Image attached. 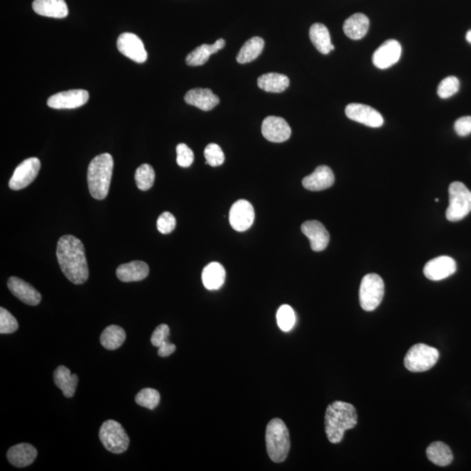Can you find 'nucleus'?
I'll list each match as a JSON object with an SVG mask.
<instances>
[{"label": "nucleus", "instance_id": "1", "mask_svg": "<svg viewBox=\"0 0 471 471\" xmlns=\"http://www.w3.org/2000/svg\"><path fill=\"white\" fill-rule=\"evenodd\" d=\"M61 271L69 281L82 285L90 276L85 247L82 241L72 235L60 237L56 251Z\"/></svg>", "mask_w": 471, "mask_h": 471}, {"label": "nucleus", "instance_id": "2", "mask_svg": "<svg viewBox=\"0 0 471 471\" xmlns=\"http://www.w3.org/2000/svg\"><path fill=\"white\" fill-rule=\"evenodd\" d=\"M357 422V412L353 405L340 401L329 405L325 416V431L329 442H342L345 432L355 428Z\"/></svg>", "mask_w": 471, "mask_h": 471}, {"label": "nucleus", "instance_id": "3", "mask_svg": "<svg viewBox=\"0 0 471 471\" xmlns=\"http://www.w3.org/2000/svg\"><path fill=\"white\" fill-rule=\"evenodd\" d=\"M113 168V157L109 153L95 156L90 163L87 183L91 196L97 200L108 196Z\"/></svg>", "mask_w": 471, "mask_h": 471}, {"label": "nucleus", "instance_id": "4", "mask_svg": "<svg viewBox=\"0 0 471 471\" xmlns=\"http://www.w3.org/2000/svg\"><path fill=\"white\" fill-rule=\"evenodd\" d=\"M267 454L274 462H284L291 448L288 428L281 419L274 418L267 425L266 432Z\"/></svg>", "mask_w": 471, "mask_h": 471}, {"label": "nucleus", "instance_id": "5", "mask_svg": "<svg viewBox=\"0 0 471 471\" xmlns=\"http://www.w3.org/2000/svg\"><path fill=\"white\" fill-rule=\"evenodd\" d=\"M450 205L446 210L447 220L458 222L471 212L470 190L461 182L452 183L449 188Z\"/></svg>", "mask_w": 471, "mask_h": 471}, {"label": "nucleus", "instance_id": "6", "mask_svg": "<svg viewBox=\"0 0 471 471\" xmlns=\"http://www.w3.org/2000/svg\"><path fill=\"white\" fill-rule=\"evenodd\" d=\"M439 352L435 347L423 343L416 344L408 351L404 358L406 369L413 373L425 372L435 365Z\"/></svg>", "mask_w": 471, "mask_h": 471}, {"label": "nucleus", "instance_id": "7", "mask_svg": "<svg viewBox=\"0 0 471 471\" xmlns=\"http://www.w3.org/2000/svg\"><path fill=\"white\" fill-rule=\"evenodd\" d=\"M359 303L363 310L372 312L381 303L384 297V282L378 274H367L359 287Z\"/></svg>", "mask_w": 471, "mask_h": 471}, {"label": "nucleus", "instance_id": "8", "mask_svg": "<svg viewBox=\"0 0 471 471\" xmlns=\"http://www.w3.org/2000/svg\"><path fill=\"white\" fill-rule=\"evenodd\" d=\"M99 440L107 450L121 454L128 450L129 438L124 427L116 421H106L99 433Z\"/></svg>", "mask_w": 471, "mask_h": 471}, {"label": "nucleus", "instance_id": "9", "mask_svg": "<svg viewBox=\"0 0 471 471\" xmlns=\"http://www.w3.org/2000/svg\"><path fill=\"white\" fill-rule=\"evenodd\" d=\"M40 170V161L36 157H30L28 159L23 161L13 172V177L11 178L9 187L13 190H21L25 189L39 175Z\"/></svg>", "mask_w": 471, "mask_h": 471}, {"label": "nucleus", "instance_id": "10", "mask_svg": "<svg viewBox=\"0 0 471 471\" xmlns=\"http://www.w3.org/2000/svg\"><path fill=\"white\" fill-rule=\"evenodd\" d=\"M255 220L254 206L250 202L244 200L237 201L229 210V224L237 232H246L251 227Z\"/></svg>", "mask_w": 471, "mask_h": 471}, {"label": "nucleus", "instance_id": "11", "mask_svg": "<svg viewBox=\"0 0 471 471\" xmlns=\"http://www.w3.org/2000/svg\"><path fill=\"white\" fill-rule=\"evenodd\" d=\"M90 99L89 92L74 90L60 92L48 99V106L55 109H72L85 105Z\"/></svg>", "mask_w": 471, "mask_h": 471}, {"label": "nucleus", "instance_id": "12", "mask_svg": "<svg viewBox=\"0 0 471 471\" xmlns=\"http://www.w3.org/2000/svg\"><path fill=\"white\" fill-rule=\"evenodd\" d=\"M117 48L122 55L137 63H144L147 60L148 53L144 42L135 33L121 34L117 40Z\"/></svg>", "mask_w": 471, "mask_h": 471}, {"label": "nucleus", "instance_id": "13", "mask_svg": "<svg viewBox=\"0 0 471 471\" xmlns=\"http://www.w3.org/2000/svg\"><path fill=\"white\" fill-rule=\"evenodd\" d=\"M345 112L350 120L357 121L367 127L380 128L384 122L381 114L377 110L359 103H351L347 105Z\"/></svg>", "mask_w": 471, "mask_h": 471}, {"label": "nucleus", "instance_id": "14", "mask_svg": "<svg viewBox=\"0 0 471 471\" xmlns=\"http://www.w3.org/2000/svg\"><path fill=\"white\" fill-rule=\"evenodd\" d=\"M457 271V264L453 259L448 256H438L428 261L424 266L425 277L432 281H443L449 278Z\"/></svg>", "mask_w": 471, "mask_h": 471}, {"label": "nucleus", "instance_id": "15", "mask_svg": "<svg viewBox=\"0 0 471 471\" xmlns=\"http://www.w3.org/2000/svg\"><path fill=\"white\" fill-rule=\"evenodd\" d=\"M261 130L264 137L271 143H284L292 135V129L285 119L278 117H266Z\"/></svg>", "mask_w": 471, "mask_h": 471}, {"label": "nucleus", "instance_id": "16", "mask_svg": "<svg viewBox=\"0 0 471 471\" xmlns=\"http://www.w3.org/2000/svg\"><path fill=\"white\" fill-rule=\"evenodd\" d=\"M301 231L310 241L314 251H323L327 247L330 235L325 226L319 221H306L301 225Z\"/></svg>", "mask_w": 471, "mask_h": 471}, {"label": "nucleus", "instance_id": "17", "mask_svg": "<svg viewBox=\"0 0 471 471\" xmlns=\"http://www.w3.org/2000/svg\"><path fill=\"white\" fill-rule=\"evenodd\" d=\"M401 55V47L399 42L389 40L374 53L373 63L378 68L386 69L397 63Z\"/></svg>", "mask_w": 471, "mask_h": 471}, {"label": "nucleus", "instance_id": "18", "mask_svg": "<svg viewBox=\"0 0 471 471\" xmlns=\"http://www.w3.org/2000/svg\"><path fill=\"white\" fill-rule=\"evenodd\" d=\"M10 292L21 301L23 303L28 305H37L40 303L41 294L28 284V282L17 277H11L7 282Z\"/></svg>", "mask_w": 471, "mask_h": 471}, {"label": "nucleus", "instance_id": "19", "mask_svg": "<svg viewBox=\"0 0 471 471\" xmlns=\"http://www.w3.org/2000/svg\"><path fill=\"white\" fill-rule=\"evenodd\" d=\"M334 172L327 166H319L302 181L305 189L311 191H320L328 189L335 183Z\"/></svg>", "mask_w": 471, "mask_h": 471}, {"label": "nucleus", "instance_id": "20", "mask_svg": "<svg viewBox=\"0 0 471 471\" xmlns=\"http://www.w3.org/2000/svg\"><path fill=\"white\" fill-rule=\"evenodd\" d=\"M185 101L187 104L197 107L202 111H210L220 104V99L209 89H194L188 91Z\"/></svg>", "mask_w": 471, "mask_h": 471}, {"label": "nucleus", "instance_id": "21", "mask_svg": "<svg viewBox=\"0 0 471 471\" xmlns=\"http://www.w3.org/2000/svg\"><path fill=\"white\" fill-rule=\"evenodd\" d=\"M37 455V450L31 444L21 443L10 448L7 452V459L11 465L17 468H24L32 465Z\"/></svg>", "mask_w": 471, "mask_h": 471}, {"label": "nucleus", "instance_id": "22", "mask_svg": "<svg viewBox=\"0 0 471 471\" xmlns=\"http://www.w3.org/2000/svg\"><path fill=\"white\" fill-rule=\"evenodd\" d=\"M33 11L41 16L63 18L68 15V7L65 0H34Z\"/></svg>", "mask_w": 471, "mask_h": 471}, {"label": "nucleus", "instance_id": "23", "mask_svg": "<svg viewBox=\"0 0 471 471\" xmlns=\"http://www.w3.org/2000/svg\"><path fill=\"white\" fill-rule=\"evenodd\" d=\"M149 267L143 261H132L124 264L117 268V278L122 282H136L144 281L148 277Z\"/></svg>", "mask_w": 471, "mask_h": 471}, {"label": "nucleus", "instance_id": "24", "mask_svg": "<svg viewBox=\"0 0 471 471\" xmlns=\"http://www.w3.org/2000/svg\"><path fill=\"white\" fill-rule=\"evenodd\" d=\"M225 40L218 39L213 45L202 44L199 45L186 57V63L191 67L202 66L209 60L210 55L223 49Z\"/></svg>", "mask_w": 471, "mask_h": 471}, {"label": "nucleus", "instance_id": "25", "mask_svg": "<svg viewBox=\"0 0 471 471\" xmlns=\"http://www.w3.org/2000/svg\"><path fill=\"white\" fill-rule=\"evenodd\" d=\"M53 380L55 385L63 392L64 396L72 398L75 396L77 389L79 378L76 374H72L67 367L60 366L53 373Z\"/></svg>", "mask_w": 471, "mask_h": 471}, {"label": "nucleus", "instance_id": "26", "mask_svg": "<svg viewBox=\"0 0 471 471\" xmlns=\"http://www.w3.org/2000/svg\"><path fill=\"white\" fill-rule=\"evenodd\" d=\"M369 28V18L363 13H355L344 22L345 34L351 40H361Z\"/></svg>", "mask_w": 471, "mask_h": 471}, {"label": "nucleus", "instance_id": "27", "mask_svg": "<svg viewBox=\"0 0 471 471\" xmlns=\"http://www.w3.org/2000/svg\"><path fill=\"white\" fill-rule=\"evenodd\" d=\"M226 273L223 266L218 262L210 263L202 273V281L206 289L218 290L223 286Z\"/></svg>", "mask_w": 471, "mask_h": 471}, {"label": "nucleus", "instance_id": "28", "mask_svg": "<svg viewBox=\"0 0 471 471\" xmlns=\"http://www.w3.org/2000/svg\"><path fill=\"white\" fill-rule=\"evenodd\" d=\"M309 36L314 47L323 55H328L335 49V45L331 42L330 33L325 25L320 23L313 24L310 28Z\"/></svg>", "mask_w": 471, "mask_h": 471}, {"label": "nucleus", "instance_id": "29", "mask_svg": "<svg viewBox=\"0 0 471 471\" xmlns=\"http://www.w3.org/2000/svg\"><path fill=\"white\" fill-rule=\"evenodd\" d=\"M289 85V78L277 72H268L258 79L259 89L269 93H282Z\"/></svg>", "mask_w": 471, "mask_h": 471}, {"label": "nucleus", "instance_id": "30", "mask_svg": "<svg viewBox=\"0 0 471 471\" xmlns=\"http://www.w3.org/2000/svg\"><path fill=\"white\" fill-rule=\"evenodd\" d=\"M427 458L434 465L440 467L450 465L453 462V453L450 447L443 442H434L428 447Z\"/></svg>", "mask_w": 471, "mask_h": 471}, {"label": "nucleus", "instance_id": "31", "mask_svg": "<svg viewBox=\"0 0 471 471\" xmlns=\"http://www.w3.org/2000/svg\"><path fill=\"white\" fill-rule=\"evenodd\" d=\"M265 41L260 37H254L247 40L240 49L237 61L240 64L251 63L261 55Z\"/></svg>", "mask_w": 471, "mask_h": 471}, {"label": "nucleus", "instance_id": "32", "mask_svg": "<svg viewBox=\"0 0 471 471\" xmlns=\"http://www.w3.org/2000/svg\"><path fill=\"white\" fill-rule=\"evenodd\" d=\"M126 332L124 328L112 325L105 328L101 335V343L108 350H116L124 345Z\"/></svg>", "mask_w": 471, "mask_h": 471}, {"label": "nucleus", "instance_id": "33", "mask_svg": "<svg viewBox=\"0 0 471 471\" xmlns=\"http://www.w3.org/2000/svg\"><path fill=\"white\" fill-rule=\"evenodd\" d=\"M155 170L149 164L144 163L137 168L135 178L138 189L146 191L154 185Z\"/></svg>", "mask_w": 471, "mask_h": 471}, {"label": "nucleus", "instance_id": "34", "mask_svg": "<svg viewBox=\"0 0 471 471\" xmlns=\"http://www.w3.org/2000/svg\"><path fill=\"white\" fill-rule=\"evenodd\" d=\"M136 403L141 407L153 411L160 403V394L153 389H144L136 394Z\"/></svg>", "mask_w": 471, "mask_h": 471}, {"label": "nucleus", "instance_id": "35", "mask_svg": "<svg viewBox=\"0 0 471 471\" xmlns=\"http://www.w3.org/2000/svg\"><path fill=\"white\" fill-rule=\"evenodd\" d=\"M277 321L282 331L289 332L296 321L293 309L288 305H281L277 312Z\"/></svg>", "mask_w": 471, "mask_h": 471}, {"label": "nucleus", "instance_id": "36", "mask_svg": "<svg viewBox=\"0 0 471 471\" xmlns=\"http://www.w3.org/2000/svg\"><path fill=\"white\" fill-rule=\"evenodd\" d=\"M460 89V82L455 76H449L439 84L438 94L439 97L447 99L453 97Z\"/></svg>", "mask_w": 471, "mask_h": 471}, {"label": "nucleus", "instance_id": "37", "mask_svg": "<svg viewBox=\"0 0 471 471\" xmlns=\"http://www.w3.org/2000/svg\"><path fill=\"white\" fill-rule=\"evenodd\" d=\"M18 329V323L15 317L6 309L0 308V334H13Z\"/></svg>", "mask_w": 471, "mask_h": 471}, {"label": "nucleus", "instance_id": "38", "mask_svg": "<svg viewBox=\"0 0 471 471\" xmlns=\"http://www.w3.org/2000/svg\"><path fill=\"white\" fill-rule=\"evenodd\" d=\"M205 157L206 163L212 167L222 166L224 162V154L222 148L216 144L207 145L205 149Z\"/></svg>", "mask_w": 471, "mask_h": 471}, {"label": "nucleus", "instance_id": "39", "mask_svg": "<svg viewBox=\"0 0 471 471\" xmlns=\"http://www.w3.org/2000/svg\"><path fill=\"white\" fill-rule=\"evenodd\" d=\"M156 224L157 229L162 234H170L174 231L175 225H177V220L170 212H166L160 215Z\"/></svg>", "mask_w": 471, "mask_h": 471}, {"label": "nucleus", "instance_id": "40", "mask_svg": "<svg viewBox=\"0 0 471 471\" xmlns=\"http://www.w3.org/2000/svg\"><path fill=\"white\" fill-rule=\"evenodd\" d=\"M177 155V163L180 167H190L194 162V153L185 144L178 145Z\"/></svg>", "mask_w": 471, "mask_h": 471}, {"label": "nucleus", "instance_id": "41", "mask_svg": "<svg viewBox=\"0 0 471 471\" xmlns=\"http://www.w3.org/2000/svg\"><path fill=\"white\" fill-rule=\"evenodd\" d=\"M168 335H170V327L166 324L158 325L153 332L151 336V343L153 346L159 347L163 343L168 342Z\"/></svg>", "mask_w": 471, "mask_h": 471}, {"label": "nucleus", "instance_id": "42", "mask_svg": "<svg viewBox=\"0 0 471 471\" xmlns=\"http://www.w3.org/2000/svg\"><path fill=\"white\" fill-rule=\"evenodd\" d=\"M454 129L459 136H467L471 134V117L459 118L455 122Z\"/></svg>", "mask_w": 471, "mask_h": 471}, {"label": "nucleus", "instance_id": "43", "mask_svg": "<svg viewBox=\"0 0 471 471\" xmlns=\"http://www.w3.org/2000/svg\"><path fill=\"white\" fill-rule=\"evenodd\" d=\"M158 348V355L160 357H168V356L173 354L175 350H177L175 345L170 343L168 340Z\"/></svg>", "mask_w": 471, "mask_h": 471}, {"label": "nucleus", "instance_id": "44", "mask_svg": "<svg viewBox=\"0 0 471 471\" xmlns=\"http://www.w3.org/2000/svg\"><path fill=\"white\" fill-rule=\"evenodd\" d=\"M466 40H467V41L469 42L470 44H471V30H470L469 32L467 33Z\"/></svg>", "mask_w": 471, "mask_h": 471}]
</instances>
